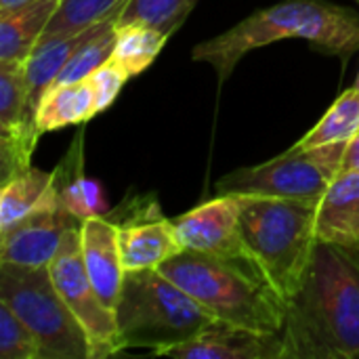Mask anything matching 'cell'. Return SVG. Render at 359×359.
I'll use <instances>...</instances> for the list:
<instances>
[{
    "mask_svg": "<svg viewBox=\"0 0 359 359\" xmlns=\"http://www.w3.org/2000/svg\"><path fill=\"white\" fill-rule=\"evenodd\" d=\"M217 322L257 332H282L286 303L250 265L181 250L158 267Z\"/></svg>",
    "mask_w": 359,
    "mask_h": 359,
    "instance_id": "3957f363",
    "label": "cell"
},
{
    "mask_svg": "<svg viewBox=\"0 0 359 359\" xmlns=\"http://www.w3.org/2000/svg\"><path fill=\"white\" fill-rule=\"evenodd\" d=\"M114 316L122 351L149 349L154 355L196 339L217 322L160 269L126 271Z\"/></svg>",
    "mask_w": 359,
    "mask_h": 359,
    "instance_id": "5b68a950",
    "label": "cell"
},
{
    "mask_svg": "<svg viewBox=\"0 0 359 359\" xmlns=\"http://www.w3.org/2000/svg\"><path fill=\"white\" fill-rule=\"evenodd\" d=\"M84 133H78L72 147L53 170V185L57 191L59 204L76 217L80 223L93 217H101L105 210V200L101 187L84 177Z\"/></svg>",
    "mask_w": 359,
    "mask_h": 359,
    "instance_id": "e0dca14e",
    "label": "cell"
},
{
    "mask_svg": "<svg viewBox=\"0 0 359 359\" xmlns=\"http://www.w3.org/2000/svg\"><path fill=\"white\" fill-rule=\"evenodd\" d=\"M282 339L286 359L359 358V265L343 248L318 240Z\"/></svg>",
    "mask_w": 359,
    "mask_h": 359,
    "instance_id": "6da1fadb",
    "label": "cell"
},
{
    "mask_svg": "<svg viewBox=\"0 0 359 359\" xmlns=\"http://www.w3.org/2000/svg\"><path fill=\"white\" fill-rule=\"evenodd\" d=\"M341 172H359V133L353 135L347 141V145H345V154H343V162H341Z\"/></svg>",
    "mask_w": 359,
    "mask_h": 359,
    "instance_id": "4316f807",
    "label": "cell"
},
{
    "mask_svg": "<svg viewBox=\"0 0 359 359\" xmlns=\"http://www.w3.org/2000/svg\"><path fill=\"white\" fill-rule=\"evenodd\" d=\"M168 36L162 32L141 25V23H126L116 25V44L111 53V61H116L130 78L143 74L160 55Z\"/></svg>",
    "mask_w": 359,
    "mask_h": 359,
    "instance_id": "44dd1931",
    "label": "cell"
},
{
    "mask_svg": "<svg viewBox=\"0 0 359 359\" xmlns=\"http://www.w3.org/2000/svg\"><path fill=\"white\" fill-rule=\"evenodd\" d=\"M196 4L198 0H126L116 25L141 23L170 38L185 23Z\"/></svg>",
    "mask_w": 359,
    "mask_h": 359,
    "instance_id": "7402d4cb",
    "label": "cell"
},
{
    "mask_svg": "<svg viewBox=\"0 0 359 359\" xmlns=\"http://www.w3.org/2000/svg\"><path fill=\"white\" fill-rule=\"evenodd\" d=\"M347 143L313 149H288L269 162L238 168L215 183L217 194H261L320 200L339 177Z\"/></svg>",
    "mask_w": 359,
    "mask_h": 359,
    "instance_id": "52a82bcc",
    "label": "cell"
},
{
    "mask_svg": "<svg viewBox=\"0 0 359 359\" xmlns=\"http://www.w3.org/2000/svg\"><path fill=\"white\" fill-rule=\"evenodd\" d=\"M109 219L118 229V244L126 271L158 269L183 250L175 223L162 215L156 196L133 198L130 206H122Z\"/></svg>",
    "mask_w": 359,
    "mask_h": 359,
    "instance_id": "9c48e42d",
    "label": "cell"
},
{
    "mask_svg": "<svg viewBox=\"0 0 359 359\" xmlns=\"http://www.w3.org/2000/svg\"><path fill=\"white\" fill-rule=\"evenodd\" d=\"M0 303L29 326L42 359H93L88 337L55 288L48 265L0 263Z\"/></svg>",
    "mask_w": 359,
    "mask_h": 359,
    "instance_id": "8992f818",
    "label": "cell"
},
{
    "mask_svg": "<svg viewBox=\"0 0 359 359\" xmlns=\"http://www.w3.org/2000/svg\"><path fill=\"white\" fill-rule=\"evenodd\" d=\"M286 38L305 40L326 55L349 57L359 50V13L330 0H282L196 44L191 59L210 63L223 84L246 53Z\"/></svg>",
    "mask_w": 359,
    "mask_h": 359,
    "instance_id": "7a4b0ae2",
    "label": "cell"
},
{
    "mask_svg": "<svg viewBox=\"0 0 359 359\" xmlns=\"http://www.w3.org/2000/svg\"><path fill=\"white\" fill-rule=\"evenodd\" d=\"M355 2H358V4H359V0H355Z\"/></svg>",
    "mask_w": 359,
    "mask_h": 359,
    "instance_id": "4dcf8cb0",
    "label": "cell"
},
{
    "mask_svg": "<svg viewBox=\"0 0 359 359\" xmlns=\"http://www.w3.org/2000/svg\"><path fill=\"white\" fill-rule=\"evenodd\" d=\"M57 200V191L32 215L21 219L6 231H0V263L23 267H46L57 255L65 233L78 227Z\"/></svg>",
    "mask_w": 359,
    "mask_h": 359,
    "instance_id": "8fae6325",
    "label": "cell"
},
{
    "mask_svg": "<svg viewBox=\"0 0 359 359\" xmlns=\"http://www.w3.org/2000/svg\"><path fill=\"white\" fill-rule=\"evenodd\" d=\"M0 359H42L36 334L4 303H0Z\"/></svg>",
    "mask_w": 359,
    "mask_h": 359,
    "instance_id": "d4e9b609",
    "label": "cell"
},
{
    "mask_svg": "<svg viewBox=\"0 0 359 359\" xmlns=\"http://www.w3.org/2000/svg\"><path fill=\"white\" fill-rule=\"evenodd\" d=\"M345 252H347V250H345ZM347 255H349V257H351V259H353V261L359 265V252H347Z\"/></svg>",
    "mask_w": 359,
    "mask_h": 359,
    "instance_id": "f1b7e54d",
    "label": "cell"
},
{
    "mask_svg": "<svg viewBox=\"0 0 359 359\" xmlns=\"http://www.w3.org/2000/svg\"><path fill=\"white\" fill-rule=\"evenodd\" d=\"M320 242L359 252V172H341L318 202Z\"/></svg>",
    "mask_w": 359,
    "mask_h": 359,
    "instance_id": "5bb4252c",
    "label": "cell"
},
{
    "mask_svg": "<svg viewBox=\"0 0 359 359\" xmlns=\"http://www.w3.org/2000/svg\"><path fill=\"white\" fill-rule=\"evenodd\" d=\"M95 116H97L95 93L86 78L80 82L50 86L38 103L36 126L40 135H44L65 126L86 124Z\"/></svg>",
    "mask_w": 359,
    "mask_h": 359,
    "instance_id": "ac0fdd59",
    "label": "cell"
},
{
    "mask_svg": "<svg viewBox=\"0 0 359 359\" xmlns=\"http://www.w3.org/2000/svg\"><path fill=\"white\" fill-rule=\"evenodd\" d=\"M355 86H358V88H359V74H358V80H355Z\"/></svg>",
    "mask_w": 359,
    "mask_h": 359,
    "instance_id": "f546056e",
    "label": "cell"
},
{
    "mask_svg": "<svg viewBox=\"0 0 359 359\" xmlns=\"http://www.w3.org/2000/svg\"><path fill=\"white\" fill-rule=\"evenodd\" d=\"M61 0H27L0 8V65L25 63L42 40Z\"/></svg>",
    "mask_w": 359,
    "mask_h": 359,
    "instance_id": "2e32d148",
    "label": "cell"
},
{
    "mask_svg": "<svg viewBox=\"0 0 359 359\" xmlns=\"http://www.w3.org/2000/svg\"><path fill=\"white\" fill-rule=\"evenodd\" d=\"M53 194V172H44L40 168H27L0 185V231L11 229L32 215Z\"/></svg>",
    "mask_w": 359,
    "mask_h": 359,
    "instance_id": "d6986e66",
    "label": "cell"
},
{
    "mask_svg": "<svg viewBox=\"0 0 359 359\" xmlns=\"http://www.w3.org/2000/svg\"><path fill=\"white\" fill-rule=\"evenodd\" d=\"M48 271L61 299L84 328L93 359L122 353L114 309L103 303L84 267L80 250V225L65 233L57 255L48 263Z\"/></svg>",
    "mask_w": 359,
    "mask_h": 359,
    "instance_id": "ba28073f",
    "label": "cell"
},
{
    "mask_svg": "<svg viewBox=\"0 0 359 359\" xmlns=\"http://www.w3.org/2000/svg\"><path fill=\"white\" fill-rule=\"evenodd\" d=\"M172 223L183 250L208 252L255 267L240 229L238 194H219L185 215H179Z\"/></svg>",
    "mask_w": 359,
    "mask_h": 359,
    "instance_id": "30bf717a",
    "label": "cell"
},
{
    "mask_svg": "<svg viewBox=\"0 0 359 359\" xmlns=\"http://www.w3.org/2000/svg\"><path fill=\"white\" fill-rule=\"evenodd\" d=\"M240 196V229L246 250L286 303L301 286L318 244V202L311 198Z\"/></svg>",
    "mask_w": 359,
    "mask_h": 359,
    "instance_id": "277c9868",
    "label": "cell"
},
{
    "mask_svg": "<svg viewBox=\"0 0 359 359\" xmlns=\"http://www.w3.org/2000/svg\"><path fill=\"white\" fill-rule=\"evenodd\" d=\"M114 44H116V25H109L103 32H99L97 36H93L90 40H86L76 50V55L65 63V67L59 72L57 80L50 86H61V84L86 80L97 67H101L105 61L111 59Z\"/></svg>",
    "mask_w": 359,
    "mask_h": 359,
    "instance_id": "cb8c5ba5",
    "label": "cell"
},
{
    "mask_svg": "<svg viewBox=\"0 0 359 359\" xmlns=\"http://www.w3.org/2000/svg\"><path fill=\"white\" fill-rule=\"evenodd\" d=\"M80 250L84 267L103 303L114 309L126 278L116 223L101 215L80 223Z\"/></svg>",
    "mask_w": 359,
    "mask_h": 359,
    "instance_id": "4fadbf2b",
    "label": "cell"
},
{
    "mask_svg": "<svg viewBox=\"0 0 359 359\" xmlns=\"http://www.w3.org/2000/svg\"><path fill=\"white\" fill-rule=\"evenodd\" d=\"M124 2L126 0H61L42 40L61 34L82 32L93 23L109 17L111 13H118L124 6Z\"/></svg>",
    "mask_w": 359,
    "mask_h": 359,
    "instance_id": "603a6c76",
    "label": "cell"
},
{
    "mask_svg": "<svg viewBox=\"0 0 359 359\" xmlns=\"http://www.w3.org/2000/svg\"><path fill=\"white\" fill-rule=\"evenodd\" d=\"M179 359H286L282 332H257L223 322L210 324L196 339L162 353Z\"/></svg>",
    "mask_w": 359,
    "mask_h": 359,
    "instance_id": "7c38bea8",
    "label": "cell"
},
{
    "mask_svg": "<svg viewBox=\"0 0 359 359\" xmlns=\"http://www.w3.org/2000/svg\"><path fill=\"white\" fill-rule=\"evenodd\" d=\"M130 76L116 63V61H105L101 67H97L90 76H88V82L93 86V93H95V107H97V114L105 111L107 107H111V103L118 99L122 86L126 84Z\"/></svg>",
    "mask_w": 359,
    "mask_h": 359,
    "instance_id": "484cf974",
    "label": "cell"
},
{
    "mask_svg": "<svg viewBox=\"0 0 359 359\" xmlns=\"http://www.w3.org/2000/svg\"><path fill=\"white\" fill-rule=\"evenodd\" d=\"M122 11V8H120ZM118 13H111L109 17L93 23L90 27L82 29V32H74V34H61V36H53V38H44L38 42V46L34 48V53L29 55V59L25 61V80H27V99H29V111L36 116L38 103L42 99V95L48 90V86L57 80L59 72L65 67V63L76 55V50L90 40L93 36H97L99 32H103L109 25L118 23Z\"/></svg>",
    "mask_w": 359,
    "mask_h": 359,
    "instance_id": "9a60e30c",
    "label": "cell"
},
{
    "mask_svg": "<svg viewBox=\"0 0 359 359\" xmlns=\"http://www.w3.org/2000/svg\"><path fill=\"white\" fill-rule=\"evenodd\" d=\"M27 0H0V8H6V6H17V4H23Z\"/></svg>",
    "mask_w": 359,
    "mask_h": 359,
    "instance_id": "83f0119b",
    "label": "cell"
},
{
    "mask_svg": "<svg viewBox=\"0 0 359 359\" xmlns=\"http://www.w3.org/2000/svg\"><path fill=\"white\" fill-rule=\"evenodd\" d=\"M359 133V88L353 84L328 107L320 122L303 135L292 149H313L332 143H347Z\"/></svg>",
    "mask_w": 359,
    "mask_h": 359,
    "instance_id": "ffe728a7",
    "label": "cell"
}]
</instances>
